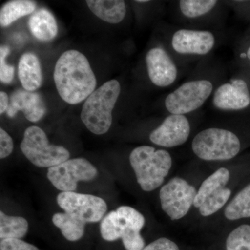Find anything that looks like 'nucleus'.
Returning a JSON list of instances; mask_svg holds the SVG:
<instances>
[{
	"instance_id": "obj_14",
	"label": "nucleus",
	"mask_w": 250,
	"mask_h": 250,
	"mask_svg": "<svg viewBox=\"0 0 250 250\" xmlns=\"http://www.w3.org/2000/svg\"><path fill=\"white\" fill-rule=\"evenodd\" d=\"M215 107L224 111L244 109L250 104L248 84L243 80H233L230 83L220 85L213 99Z\"/></svg>"
},
{
	"instance_id": "obj_17",
	"label": "nucleus",
	"mask_w": 250,
	"mask_h": 250,
	"mask_svg": "<svg viewBox=\"0 0 250 250\" xmlns=\"http://www.w3.org/2000/svg\"><path fill=\"white\" fill-rule=\"evenodd\" d=\"M29 27L31 34L41 41H49L58 33V26L53 14L45 9L38 10L31 16Z\"/></svg>"
},
{
	"instance_id": "obj_18",
	"label": "nucleus",
	"mask_w": 250,
	"mask_h": 250,
	"mask_svg": "<svg viewBox=\"0 0 250 250\" xmlns=\"http://www.w3.org/2000/svg\"><path fill=\"white\" fill-rule=\"evenodd\" d=\"M86 4L95 16L111 24L121 22L126 15V4L122 0H88Z\"/></svg>"
},
{
	"instance_id": "obj_28",
	"label": "nucleus",
	"mask_w": 250,
	"mask_h": 250,
	"mask_svg": "<svg viewBox=\"0 0 250 250\" xmlns=\"http://www.w3.org/2000/svg\"><path fill=\"white\" fill-rule=\"evenodd\" d=\"M0 250H39L21 239H4L0 243Z\"/></svg>"
},
{
	"instance_id": "obj_22",
	"label": "nucleus",
	"mask_w": 250,
	"mask_h": 250,
	"mask_svg": "<svg viewBox=\"0 0 250 250\" xmlns=\"http://www.w3.org/2000/svg\"><path fill=\"white\" fill-rule=\"evenodd\" d=\"M52 222L57 228L60 229L62 236L67 241H78L84 234L86 224L75 220L67 213H55L52 217Z\"/></svg>"
},
{
	"instance_id": "obj_15",
	"label": "nucleus",
	"mask_w": 250,
	"mask_h": 250,
	"mask_svg": "<svg viewBox=\"0 0 250 250\" xmlns=\"http://www.w3.org/2000/svg\"><path fill=\"white\" fill-rule=\"evenodd\" d=\"M18 111H22L28 121L32 123L42 119L46 107L40 94L22 89L15 91L10 98L6 114L9 118H14Z\"/></svg>"
},
{
	"instance_id": "obj_4",
	"label": "nucleus",
	"mask_w": 250,
	"mask_h": 250,
	"mask_svg": "<svg viewBox=\"0 0 250 250\" xmlns=\"http://www.w3.org/2000/svg\"><path fill=\"white\" fill-rule=\"evenodd\" d=\"M129 161L138 183L147 192L160 187L172 167V158L168 152L150 146L135 148L130 154Z\"/></svg>"
},
{
	"instance_id": "obj_7",
	"label": "nucleus",
	"mask_w": 250,
	"mask_h": 250,
	"mask_svg": "<svg viewBox=\"0 0 250 250\" xmlns=\"http://www.w3.org/2000/svg\"><path fill=\"white\" fill-rule=\"evenodd\" d=\"M208 80L191 81L184 83L169 94L165 100L166 109L174 115H184L201 107L213 91Z\"/></svg>"
},
{
	"instance_id": "obj_21",
	"label": "nucleus",
	"mask_w": 250,
	"mask_h": 250,
	"mask_svg": "<svg viewBox=\"0 0 250 250\" xmlns=\"http://www.w3.org/2000/svg\"><path fill=\"white\" fill-rule=\"evenodd\" d=\"M29 225L22 217L10 216L0 212V238L21 239L27 234Z\"/></svg>"
},
{
	"instance_id": "obj_2",
	"label": "nucleus",
	"mask_w": 250,
	"mask_h": 250,
	"mask_svg": "<svg viewBox=\"0 0 250 250\" xmlns=\"http://www.w3.org/2000/svg\"><path fill=\"white\" fill-rule=\"evenodd\" d=\"M144 225V216L137 210L122 206L103 218L100 232L105 241H114L121 238L126 250H143L145 241L140 231Z\"/></svg>"
},
{
	"instance_id": "obj_24",
	"label": "nucleus",
	"mask_w": 250,
	"mask_h": 250,
	"mask_svg": "<svg viewBox=\"0 0 250 250\" xmlns=\"http://www.w3.org/2000/svg\"><path fill=\"white\" fill-rule=\"evenodd\" d=\"M217 3L215 0H182L179 1V7L184 16L195 18L209 12Z\"/></svg>"
},
{
	"instance_id": "obj_8",
	"label": "nucleus",
	"mask_w": 250,
	"mask_h": 250,
	"mask_svg": "<svg viewBox=\"0 0 250 250\" xmlns=\"http://www.w3.org/2000/svg\"><path fill=\"white\" fill-rule=\"evenodd\" d=\"M57 200L64 213L85 224L98 223L107 210V205L103 199L88 194L62 192Z\"/></svg>"
},
{
	"instance_id": "obj_12",
	"label": "nucleus",
	"mask_w": 250,
	"mask_h": 250,
	"mask_svg": "<svg viewBox=\"0 0 250 250\" xmlns=\"http://www.w3.org/2000/svg\"><path fill=\"white\" fill-rule=\"evenodd\" d=\"M214 45V36L208 31L180 29L174 33L172 39V48L182 54L205 55Z\"/></svg>"
},
{
	"instance_id": "obj_6",
	"label": "nucleus",
	"mask_w": 250,
	"mask_h": 250,
	"mask_svg": "<svg viewBox=\"0 0 250 250\" xmlns=\"http://www.w3.org/2000/svg\"><path fill=\"white\" fill-rule=\"evenodd\" d=\"M23 154L34 165L39 167H52L68 160L70 152L62 146L49 144L45 131L31 126L24 131L21 144Z\"/></svg>"
},
{
	"instance_id": "obj_32",
	"label": "nucleus",
	"mask_w": 250,
	"mask_h": 250,
	"mask_svg": "<svg viewBox=\"0 0 250 250\" xmlns=\"http://www.w3.org/2000/svg\"><path fill=\"white\" fill-rule=\"evenodd\" d=\"M247 56H248V59L250 61V47L248 49V52H247Z\"/></svg>"
},
{
	"instance_id": "obj_5",
	"label": "nucleus",
	"mask_w": 250,
	"mask_h": 250,
	"mask_svg": "<svg viewBox=\"0 0 250 250\" xmlns=\"http://www.w3.org/2000/svg\"><path fill=\"white\" fill-rule=\"evenodd\" d=\"M192 149L195 155L203 160H229L240 152L241 142L231 131L210 128L195 136Z\"/></svg>"
},
{
	"instance_id": "obj_16",
	"label": "nucleus",
	"mask_w": 250,
	"mask_h": 250,
	"mask_svg": "<svg viewBox=\"0 0 250 250\" xmlns=\"http://www.w3.org/2000/svg\"><path fill=\"white\" fill-rule=\"evenodd\" d=\"M18 77L24 90L33 92L40 88L42 82V70L35 54L27 52L22 55L18 64Z\"/></svg>"
},
{
	"instance_id": "obj_26",
	"label": "nucleus",
	"mask_w": 250,
	"mask_h": 250,
	"mask_svg": "<svg viewBox=\"0 0 250 250\" xmlns=\"http://www.w3.org/2000/svg\"><path fill=\"white\" fill-rule=\"evenodd\" d=\"M231 193L230 189L225 188L213 196L207 199L203 205L199 208L200 214L202 216L207 217L216 213L228 201Z\"/></svg>"
},
{
	"instance_id": "obj_31",
	"label": "nucleus",
	"mask_w": 250,
	"mask_h": 250,
	"mask_svg": "<svg viewBox=\"0 0 250 250\" xmlns=\"http://www.w3.org/2000/svg\"><path fill=\"white\" fill-rule=\"evenodd\" d=\"M9 97L5 92H0V113L2 114L6 112L9 107Z\"/></svg>"
},
{
	"instance_id": "obj_20",
	"label": "nucleus",
	"mask_w": 250,
	"mask_h": 250,
	"mask_svg": "<svg viewBox=\"0 0 250 250\" xmlns=\"http://www.w3.org/2000/svg\"><path fill=\"white\" fill-rule=\"evenodd\" d=\"M36 4L29 0H13L3 5L0 10V24L7 27L23 16L32 14Z\"/></svg>"
},
{
	"instance_id": "obj_13",
	"label": "nucleus",
	"mask_w": 250,
	"mask_h": 250,
	"mask_svg": "<svg viewBox=\"0 0 250 250\" xmlns=\"http://www.w3.org/2000/svg\"><path fill=\"white\" fill-rule=\"evenodd\" d=\"M146 61L148 75L154 85L167 87L174 83L177 77V66L164 49H151L146 55Z\"/></svg>"
},
{
	"instance_id": "obj_33",
	"label": "nucleus",
	"mask_w": 250,
	"mask_h": 250,
	"mask_svg": "<svg viewBox=\"0 0 250 250\" xmlns=\"http://www.w3.org/2000/svg\"><path fill=\"white\" fill-rule=\"evenodd\" d=\"M137 1V2H139V3H144V2H148V1H147V0H141V1Z\"/></svg>"
},
{
	"instance_id": "obj_11",
	"label": "nucleus",
	"mask_w": 250,
	"mask_h": 250,
	"mask_svg": "<svg viewBox=\"0 0 250 250\" xmlns=\"http://www.w3.org/2000/svg\"><path fill=\"white\" fill-rule=\"evenodd\" d=\"M190 132V123L187 117L172 114L151 133L149 139L161 147H177L187 142Z\"/></svg>"
},
{
	"instance_id": "obj_27",
	"label": "nucleus",
	"mask_w": 250,
	"mask_h": 250,
	"mask_svg": "<svg viewBox=\"0 0 250 250\" xmlns=\"http://www.w3.org/2000/svg\"><path fill=\"white\" fill-rule=\"evenodd\" d=\"M10 53L8 46L3 45L0 47V80L2 83H9L12 82L14 77L15 67L6 63V58Z\"/></svg>"
},
{
	"instance_id": "obj_29",
	"label": "nucleus",
	"mask_w": 250,
	"mask_h": 250,
	"mask_svg": "<svg viewBox=\"0 0 250 250\" xmlns=\"http://www.w3.org/2000/svg\"><path fill=\"white\" fill-rule=\"evenodd\" d=\"M14 143L11 136L2 128L0 129V158L7 157L13 152Z\"/></svg>"
},
{
	"instance_id": "obj_3",
	"label": "nucleus",
	"mask_w": 250,
	"mask_h": 250,
	"mask_svg": "<svg viewBox=\"0 0 250 250\" xmlns=\"http://www.w3.org/2000/svg\"><path fill=\"white\" fill-rule=\"evenodd\" d=\"M121 85L116 80L108 81L85 100L81 119L93 134L107 132L112 124V111L121 94Z\"/></svg>"
},
{
	"instance_id": "obj_23",
	"label": "nucleus",
	"mask_w": 250,
	"mask_h": 250,
	"mask_svg": "<svg viewBox=\"0 0 250 250\" xmlns=\"http://www.w3.org/2000/svg\"><path fill=\"white\" fill-rule=\"evenodd\" d=\"M228 220L250 218V184L238 192L225 210Z\"/></svg>"
},
{
	"instance_id": "obj_25",
	"label": "nucleus",
	"mask_w": 250,
	"mask_h": 250,
	"mask_svg": "<svg viewBox=\"0 0 250 250\" xmlns=\"http://www.w3.org/2000/svg\"><path fill=\"white\" fill-rule=\"evenodd\" d=\"M227 250H250V225H243L229 233Z\"/></svg>"
},
{
	"instance_id": "obj_10",
	"label": "nucleus",
	"mask_w": 250,
	"mask_h": 250,
	"mask_svg": "<svg viewBox=\"0 0 250 250\" xmlns=\"http://www.w3.org/2000/svg\"><path fill=\"white\" fill-rule=\"evenodd\" d=\"M197 192L195 188L187 181L174 177L159 192L162 209L172 220L182 218L193 205Z\"/></svg>"
},
{
	"instance_id": "obj_30",
	"label": "nucleus",
	"mask_w": 250,
	"mask_h": 250,
	"mask_svg": "<svg viewBox=\"0 0 250 250\" xmlns=\"http://www.w3.org/2000/svg\"><path fill=\"white\" fill-rule=\"evenodd\" d=\"M143 250H179L176 243L166 238H161L152 242Z\"/></svg>"
},
{
	"instance_id": "obj_9",
	"label": "nucleus",
	"mask_w": 250,
	"mask_h": 250,
	"mask_svg": "<svg viewBox=\"0 0 250 250\" xmlns=\"http://www.w3.org/2000/svg\"><path fill=\"white\" fill-rule=\"evenodd\" d=\"M97 175L96 167L83 158L68 159L49 167L47 174L52 185L62 192H74L79 182L93 180Z\"/></svg>"
},
{
	"instance_id": "obj_1",
	"label": "nucleus",
	"mask_w": 250,
	"mask_h": 250,
	"mask_svg": "<svg viewBox=\"0 0 250 250\" xmlns=\"http://www.w3.org/2000/svg\"><path fill=\"white\" fill-rule=\"evenodd\" d=\"M54 80L61 98L70 104L86 100L97 85L96 77L88 59L74 49L64 52L57 60Z\"/></svg>"
},
{
	"instance_id": "obj_19",
	"label": "nucleus",
	"mask_w": 250,
	"mask_h": 250,
	"mask_svg": "<svg viewBox=\"0 0 250 250\" xmlns=\"http://www.w3.org/2000/svg\"><path fill=\"white\" fill-rule=\"evenodd\" d=\"M229 177V171L225 167L218 169L212 174L202 184L197 192L193 205L196 208H200L207 199L215 195L221 189L225 188Z\"/></svg>"
}]
</instances>
